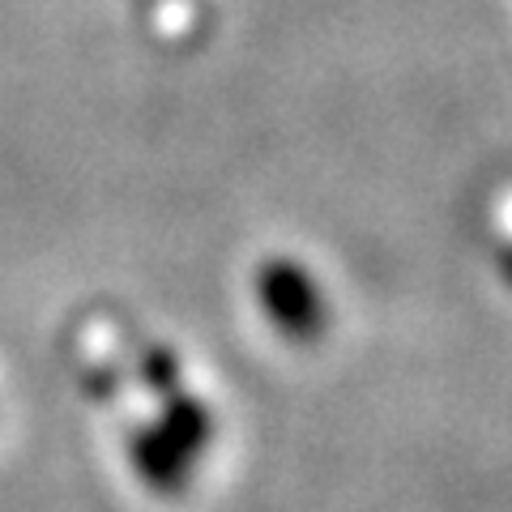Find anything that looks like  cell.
I'll use <instances>...</instances> for the list:
<instances>
[{
	"mask_svg": "<svg viewBox=\"0 0 512 512\" xmlns=\"http://www.w3.org/2000/svg\"><path fill=\"white\" fill-rule=\"evenodd\" d=\"M256 291H261V308L269 312V320L291 338H312L325 325V303H320L316 282L291 261H269Z\"/></svg>",
	"mask_w": 512,
	"mask_h": 512,
	"instance_id": "cell-1",
	"label": "cell"
},
{
	"mask_svg": "<svg viewBox=\"0 0 512 512\" xmlns=\"http://www.w3.org/2000/svg\"><path fill=\"white\" fill-rule=\"evenodd\" d=\"M184 461H188V453L171 436H141V444H137V466L158 491L184 487V474H188Z\"/></svg>",
	"mask_w": 512,
	"mask_h": 512,
	"instance_id": "cell-2",
	"label": "cell"
}]
</instances>
